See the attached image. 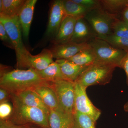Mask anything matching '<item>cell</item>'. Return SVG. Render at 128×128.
<instances>
[{"label":"cell","mask_w":128,"mask_h":128,"mask_svg":"<svg viewBox=\"0 0 128 128\" xmlns=\"http://www.w3.org/2000/svg\"><path fill=\"white\" fill-rule=\"evenodd\" d=\"M50 83L42 78L38 71L32 69H18L5 72L1 75L0 79V88L12 94Z\"/></svg>","instance_id":"cell-1"},{"label":"cell","mask_w":128,"mask_h":128,"mask_svg":"<svg viewBox=\"0 0 128 128\" xmlns=\"http://www.w3.org/2000/svg\"><path fill=\"white\" fill-rule=\"evenodd\" d=\"M13 110L9 120L18 125L34 124L42 128H49L48 116L42 110L24 105L14 94H10Z\"/></svg>","instance_id":"cell-2"},{"label":"cell","mask_w":128,"mask_h":128,"mask_svg":"<svg viewBox=\"0 0 128 128\" xmlns=\"http://www.w3.org/2000/svg\"><path fill=\"white\" fill-rule=\"evenodd\" d=\"M116 67L113 65L94 63L85 69L75 82L86 88L92 86L107 84L112 80Z\"/></svg>","instance_id":"cell-3"},{"label":"cell","mask_w":128,"mask_h":128,"mask_svg":"<svg viewBox=\"0 0 128 128\" xmlns=\"http://www.w3.org/2000/svg\"><path fill=\"white\" fill-rule=\"evenodd\" d=\"M88 43L94 52L96 63L113 65L120 68L121 61L127 52L114 48L96 36Z\"/></svg>","instance_id":"cell-4"},{"label":"cell","mask_w":128,"mask_h":128,"mask_svg":"<svg viewBox=\"0 0 128 128\" xmlns=\"http://www.w3.org/2000/svg\"><path fill=\"white\" fill-rule=\"evenodd\" d=\"M0 22L4 26L14 45L18 66L28 52L22 42V28L18 16L9 17L0 15Z\"/></svg>","instance_id":"cell-5"},{"label":"cell","mask_w":128,"mask_h":128,"mask_svg":"<svg viewBox=\"0 0 128 128\" xmlns=\"http://www.w3.org/2000/svg\"><path fill=\"white\" fill-rule=\"evenodd\" d=\"M50 86L56 94L60 110L74 114L75 82L61 79L51 82Z\"/></svg>","instance_id":"cell-6"},{"label":"cell","mask_w":128,"mask_h":128,"mask_svg":"<svg viewBox=\"0 0 128 128\" xmlns=\"http://www.w3.org/2000/svg\"><path fill=\"white\" fill-rule=\"evenodd\" d=\"M84 18L91 26L96 37L102 38L112 34V24L116 18L101 8L89 12Z\"/></svg>","instance_id":"cell-7"},{"label":"cell","mask_w":128,"mask_h":128,"mask_svg":"<svg viewBox=\"0 0 128 128\" xmlns=\"http://www.w3.org/2000/svg\"><path fill=\"white\" fill-rule=\"evenodd\" d=\"M74 82V113L78 112L86 114L96 122L100 116V110L96 107L89 99L86 93L87 88Z\"/></svg>","instance_id":"cell-8"},{"label":"cell","mask_w":128,"mask_h":128,"mask_svg":"<svg viewBox=\"0 0 128 128\" xmlns=\"http://www.w3.org/2000/svg\"><path fill=\"white\" fill-rule=\"evenodd\" d=\"M51 50H49L44 49L36 55H32L28 51L18 66L42 71L54 62Z\"/></svg>","instance_id":"cell-9"},{"label":"cell","mask_w":128,"mask_h":128,"mask_svg":"<svg viewBox=\"0 0 128 128\" xmlns=\"http://www.w3.org/2000/svg\"><path fill=\"white\" fill-rule=\"evenodd\" d=\"M90 46L88 42L78 43L69 41L65 43L55 45L50 50L53 57L56 60H68L82 50Z\"/></svg>","instance_id":"cell-10"},{"label":"cell","mask_w":128,"mask_h":128,"mask_svg":"<svg viewBox=\"0 0 128 128\" xmlns=\"http://www.w3.org/2000/svg\"><path fill=\"white\" fill-rule=\"evenodd\" d=\"M66 16L62 0H56L54 1L50 8L46 30L47 35H55Z\"/></svg>","instance_id":"cell-11"},{"label":"cell","mask_w":128,"mask_h":128,"mask_svg":"<svg viewBox=\"0 0 128 128\" xmlns=\"http://www.w3.org/2000/svg\"><path fill=\"white\" fill-rule=\"evenodd\" d=\"M37 0H26L18 16L23 36L27 39L33 18Z\"/></svg>","instance_id":"cell-12"},{"label":"cell","mask_w":128,"mask_h":128,"mask_svg":"<svg viewBox=\"0 0 128 128\" xmlns=\"http://www.w3.org/2000/svg\"><path fill=\"white\" fill-rule=\"evenodd\" d=\"M79 18H80L70 16L65 17L55 35L54 42L55 45L70 41L73 35L76 23Z\"/></svg>","instance_id":"cell-13"},{"label":"cell","mask_w":128,"mask_h":128,"mask_svg":"<svg viewBox=\"0 0 128 128\" xmlns=\"http://www.w3.org/2000/svg\"><path fill=\"white\" fill-rule=\"evenodd\" d=\"M12 94L24 105L32 107L40 108L48 116L49 109L44 103L38 94L33 90L28 89Z\"/></svg>","instance_id":"cell-14"},{"label":"cell","mask_w":128,"mask_h":128,"mask_svg":"<svg viewBox=\"0 0 128 128\" xmlns=\"http://www.w3.org/2000/svg\"><path fill=\"white\" fill-rule=\"evenodd\" d=\"M49 128H72L73 114L62 110H50L48 116Z\"/></svg>","instance_id":"cell-15"},{"label":"cell","mask_w":128,"mask_h":128,"mask_svg":"<svg viewBox=\"0 0 128 128\" xmlns=\"http://www.w3.org/2000/svg\"><path fill=\"white\" fill-rule=\"evenodd\" d=\"M32 89L38 94L50 110H60L56 94L50 84L39 86Z\"/></svg>","instance_id":"cell-16"},{"label":"cell","mask_w":128,"mask_h":128,"mask_svg":"<svg viewBox=\"0 0 128 128\" xmlns=\"http://www.w3.org/2000/svg\"><path fill=\"white\" fill-rule=\"evenodd\" d=\"M65 80L75 82L87 67L80 66L67 60H56Z\"/></svg>","instance_id":"cell-17"},{"label":"cell","mask_w":128,"mask_h":128,"mask_svg":"<svg viewBox=\"0 0 128 128\" xmlns=\"http://www.w3.org/2000/svg\"><path fill=\"white\" fill-rule=\"evenodd\" d=\"M84 18H79L76 22L73 35L70 41L78 43L88 42V41L93 36L90 28Z\"/></svg>","instance_id":"cell-18"},{"label":"cell","mask_w":128,"mask_h":128,"mask_svg":"<svg viewBox=\"0 0 128 128\" xmlns=\"http://www.w3.org/2000/svg\"><path fill=\"white\" fill-rule=\"evenodd\" d=\"M100 2L101 9L116 18L128 5V0H102Z\"/></svg>","instance_id":"cell-19"},{"label":"cell","mask_w":128,"mask_h":128,"mask_svg":"<svg viewBox=\"0 0 128 128\" xmlns=\"http://www.w3.org/2000/svg\"><path fill=\"white\" fill-rule=\"evenodd\" d=\"M67 60L78 65L86 67L92 65L96 61L95 54L90 46Z\"/></svg>","instance_id":"cell-20"},{"label":"cell","mask_w":128,"mask_h":128,"mask_svg":"<svg viewBox=\"0 0 128 128\" xmlns=\"http://www.w3.org/2000/svg\"><path fill=\"white\" fill-rule=\"evenodd\" d=\"M62 2L66 16L79 18H84L86 15L92 11L76 3L73 0H64Z\"/></svg>","instance_id":"cell-21"},{"label":"cell","mask_w":128,"mask_h":128,"mask_svg":"<svg viewBox=\"0 0 128 128\" xmlns=\"http://www.w3.org/2000/svg\"><path fill=\"white\" fill-rule=\"evenodd\" d=\"M25 0H2V8L0 15L12 17L18 16Z\"/></svg>","instance_id":"cell-22"},{"label":"cell","mask_w":128,"mask_h":128,"mask_svg":"<svg viewBox=\"0 0 128 128\" xmlns=\"http://www.w3.org/2000/svg\"><path fill=\"white\" fill-rule=\"evenodd\" d=\"M42 78L49 82L64 79L59 65L56 61L53 62L42 71H38Z\"/></svg>","instance_id":"cell-23"},{"label":"cell","mask_w":128,"mask_h":128,"mask_svg":"<svg viewBox=\"0 0 128 128\" xmlns=\"http://www.w3.org/2000/svg\"><path fill=\"white\" fill-rule=\"evenodd\" d=\"M96 122L91 117L78 112L73 114L72 128H96Z\"/></svg>","instance_id":"cell-24"},{"label":"cell","mask_w":128,"mask_h":128,"mask_svg":"<svg viewBox=\"0 0 128 128\" xmlns=\"http://www.w3.org/2000/svg\"><path fill=\"white\" fill-rule=\"evenodd\" d=\"M112 34L120 38L128 39V24L118 18H116L112 26Z\"/></svg>","instance_id":"cell-25"},{"label":"cell","mask_w":128,"mask_h":128,"mask_svg":"<svg viewBox=\"0 0 128 128\" xmlns=\"http://www.w3.org/2000/svg\"><path fill=\"white\" fill-rule=\"evenodd\" d=\"M101 39L105 40L114 48L128 52V39L117 37L113 34Z\"/></svg>","instance_id":"cell-26"},{"label":"cell","mask_w":128,"mask_h":128,"mask_svg":"<svg viewBox=\"0 0 128 128\" xmlns=\"http://www.w3.org/2000/svg\"><path fill=\"white\" fill-rule=\"evenodd\" d=\"M13 108L8 102L0 103V120L9 119L12 114Z\"/></svg>","instance_id":"cell-27"},{"label":"cell","mask_w":128,"mask_h":128,"mask_svg":"<svg viewBox=\"0 0 128 128\" xmlns=\"http://www.w3.org/2000/svg\"><path fill=\"white\" fill-rule=\"evenodd\" d=\"M74 2L88 8L91 10L100 8V0H73Z\"/></svg>","instance_id":"cell-28"},{"label":"cell","mask_w":128,"mask_h":128,"mask_svg":"<svg viewBox=\"0 0 128 128\" xmlns=\"http://www.w3.org/2000/svg\"><path fill=\"white\" fill-rule=\"evenodd\" d=\"M0 38L7 46L11 48L14 49V45L11 40L8 36L7 32L6 31L4 26L1 22H0Z\"/></svg>","instance_id":"cell-29"},{"label":"cell","mask_w":128,"mask_h":128,"mask_svg":"<svg viewBox=\"0 0 128 128\" xmlns=\"http://www.w3.org/2000/svg\"><path fill=\"white\" fill-rule=\"evenodd\" d=\"M31 124L18 125L13 123L9 119L0 120V128H32Z\"/></svg>","instance_id":"cell-30"},{"label":"cell","mask_w":128,"mask_h":128,"mask_svg":"<svg viewBox=\"0 0 128 128\" xmlns=\"http://www.w3.org/2000/svg\"><path fill=\"white\" fill-rule=\"evenodd\" d=\"M120 68L123 69L126 76L127 83L128 86V52L122 60L120 64Z\"/></svg>","instance_id":"cell-31"},{"label":"cell","mask_w":128,"mask_h":128,"mask_svg":"<svg viewBox=\"0 0 128 128\" xmlns=\"http://www.w3.org/2000/svg\"><path fill=\"white\" fill-rule=\"evenodd\" d=\"M10 93L8 91L3 88L0 89V102H8L9 96H10Z\"/></svg>","instance_id":"cell-32"},{"label":"cell","mask_w":128,"mask_h":128,"mask_svg":"<svg viewBox=\"0 0 128 128\" xmlns=\"http://www.w3.org/2000/svg\"><path fill=\"white\" fill-rule=\"evenodd\" d=\"M121 15V20L128 24V5L124 9Z\"/></svg>","instance_id":"cell-33"},{"label":"cell","mask_w":128,"mask_h":128,"mask_svg":"<svg viewBox=\"0 0 128 128\" xmlns=\"http://www.w3.org/2000/svg\"><path fill=\"white\" fill-rule=\"evenodd\" d=\"M124 110L126 112H128V101L124 106Z\"/></svg>","instance_id":"cell-34"},{"label":"cell","mask_w":128,"mask_h":128,"mask_svg":"<svg viewBox=\"0 0 128 128\" xmlns=\"http://www.w3.org/2000/svg\"><path fill=\"white\" fill-rule=\"evenodd\" d=\"M2 0H0V12L2 10Z\"/></svg>","instance_id":"cell-35"},{"label":"cell","mask_w":128,"mask_h":128,"mask_svg":"<svg viewBox=\"0 0 128 128\" xmlns=\"http://www.w3.org/2000/svg\"><path fill=\"white\" fill-rule=\"evenodd\" d=\"M40 128V127H38V128Z\"/></svg>","instance_id":"cell-36"}]
</instances>
